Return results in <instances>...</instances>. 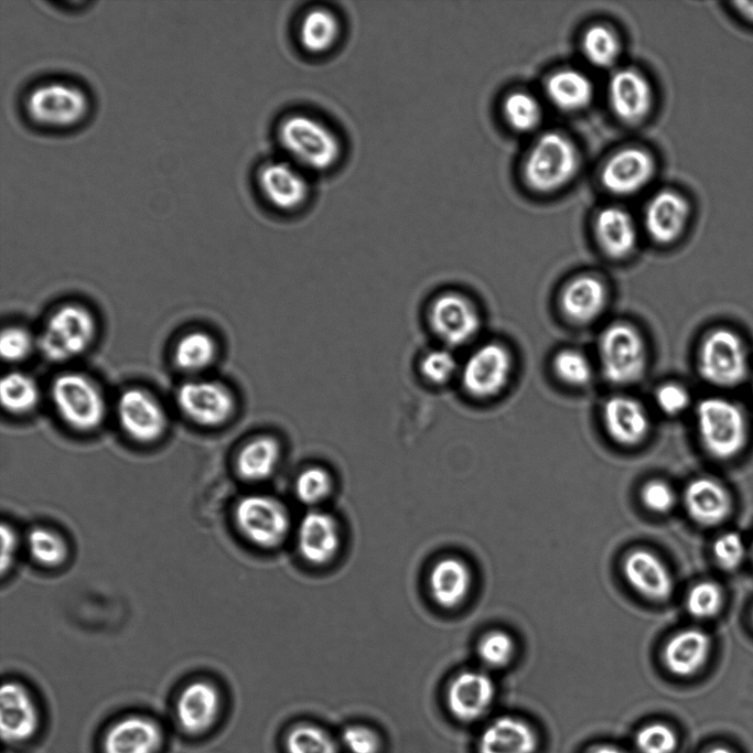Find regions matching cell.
<instances>
[{
    "mask_svg": "<svg viewBox=\"0 0 753 753\" xmlns=\"http://www.w3.org/2000/svg\"><path fill=\"white\" fill-rule=\"evenodd\" d=\"M281 455L278 441L270 435H258L245 443L236 459L238 475L249 482L268 478L277 467Z\"/></svg>",
    "mask_w": 753,
    "mask_h": 753,
    "instance_id": "33",
    "label": "cell"
},
{
    "mask_svg": "<svg viewBox=\"0 0 753 753\" xmlns=\"http://www.w3.org/2000/svg\"><path fill=\"white\" fill-rule=\"evenodd\" d=\"M34 345L36 341L24 327L9 326L1 332L0 354L4 361L13 363L26 358Z\"/></svg>",
    "mask_w": 753,
    "mask_h": 753,
    "instance_id": "46",
    "label": "cell"
},
{
    "mask_svg": "<svg viewBox=\"0 0 753 753\" xmlns=\"http://www.w3.org/2000/svg\"><path fill=\"white\" fill-rule=\"evenodd\" d=\"M606 297V289L601 280L582 275L571 279L563 287L560 306L568 319L577 323H587L603 311Z\"/></svg>",
    "mask_w": 753,
    "mask_h": 753,
    "instance_id": "29",
    "label": "cell"
},
{
    "mask_svg": "<svg viewBox=\"0 0 753 753\" xmlns=\"http://www.w3.org/2000/svg\"><path fill=\"white\" fill-rule=\"evenodd\" d=\"M39 723L37 710L28 689L17 681H6L0 690V728L7 742L30 739Z\"/></svg>",
    "mask_w": 753,
    "mask_h": 753,
    "instance_id": "18",
    "label": "cell"
},
{
    "mask_svg": "<svg viewBox=\"0 0 753 753\" xmlns=\"http://www.w3.org/2000/svg\"><path fill=\"white\" fill-rule=\"evenodd\" d=\"M295 495L304 504L312 505L323 501L332 490V478L326 470L310 466L295 480Z\"/></svg>",
    "mask_w": 753,
    "mask_h": 753,
    "instance_id": "41",
    "label": "cell"
},
{
    "mask_svg": "<svg viewBox=\"0 0 753 753\" xmlns=\"http://www.w3.org/2000/svg\"><path fill=\"white\" fill-rule=\"evenodd\" d=\"M611 109L626 123L643 121L653 108L654 93L648 79L637 69L626 67L616 71L607 85Z\"/></svg>",
    "mask_w": 753,
    "mask_h": 753,
    "instance_id": "17",
    "label": "cell"
},
{
    "mask_svg": "<svg viewBox=\"0 0 753 753\" xmlns=\"http://www.w3.org/2000/svg\"><path fill=\"white\" fill-rule=\"evenodd\" d=\"M515 650V644L510 635L502 631H493L486 634L478 644L477 652L482 661L494 668L507 665Z\"/></svg>",
    "mask_w": 753,
    "mask_h": 753,
    "instance_id": "45",
    "label": "cell"
},
{
    "mask_svg": "<svg viewBox=\"0 0 753 753\" xmlns=\"http://www.w3.org/2000/svg\"><path fill=\"white\" fill-rule=\"evenodd\" d=\"M692 214L689 200L675 190H661L647 202L644 227L659 245L677 241L686 232Z\"/></svg>",
    "mask_w": 753,
    "mask_h": 753,
    "instance_id": "16",
    "label": "cell"
},
{
    "mask_svg": "<svg viewBox=\"0 0 753 753\" xmlns=\"http://www.w3.org/2000/svg\"><path fill=\"white\" fill-rule=\"evenodd\" d=\"M598 354L605 378L616 385L639 380L646 363V344L633 325L615 322L607 325L599 337Z\"/></svg>",
    "mask_w": 753,
    "mask_h": 753,
    "instance_id": "8",
    "label": "cell"
},
{
    "mask_svg": "<svg viewBox=\"0 0 753 753\" xmlns=\"http://www.w3.org/2000/svg\"><path fill=\"white\" fill-rule=\"evenodd\" d=\"M545 90L556 107L567 111L583 109L593 99L592 83L583 73L573 68H563L551 74Z\"/></svg>",
    "mask_w": 753,
    "mask_h": 753,
    "instance_id": "32",
    "label": "cell"
},
{
    "mask_svg": "<svg viewBox=\"0 0 753 753\" xmlns=\"http://www.w3.org/2000/svg\"><path fill=\"white\" fill-rule=\"evenodd\" d=\"M341 32L338 17L333 10L322 6L308 9L297 30L300 46L312 55L330 52L337 44Z\"/></svg>",
    "mask_w": 753,
    "mask_h": 753,
    "instance_id": "30",
    "label": "cell"
},
{
    "mask_svg": "<svg viewBox=\"0 0 753 753\" xmlns=\"http://www.w3.org/2000/svg\"><path fill=\"white\" fill-rule=\"evenodd\" d=\"M50 392L57 415L73 430L90 432L103 423L107 408L105 396L85 374H60L54 378Z\"/></svg>",
    "mask_w": 753,
    "mask_h": 753,
    "instance_id": "7",
    "label": "cell"
},
{
    "mask_svg": "<svg viewBox=\"0 0 753 753\" xmlns=\"http://www.w3.org/2000/svg\"><path fill=\"white\" fill-rule=\"evenodd\" d=\"M752 621H753V614H752Z\"/></svg>",
    "mask_w": 753,
    "mask_h": 753,
    "instance_id": "56",
    "label": "cell"
},
{
    "mask_svg": "<svg viewBox=\"0 0 753 753\" xmlns=\"http://www.w3.org/2000/svg\"><path fill=\"white\" fill-rule=\"evenodd\" d=\"M256 183L265 202L284 213L300 209L311 192L306 172L286 158L263 162L257 170Z\"/></svg>",
    "mask_w": 753,
    "mask_h": 753,
    "instance_id": "11",
    "label": "cell"
},
{
    "mask_svg": "<svg viewBox=\"0 0 753 753\" xmlns=\"http://www.w3.org/2000/svg\"><path fill=\"white\" fill-rule=\"evenodd\" d=\"M623 572L628 583L649 600L664 601L673 593L674 581L668 568L648 550L631 551L623 561Z\"/></svg>",
    "mask_w": 753,
    "mask_h": 753,
    "instance_id": "21",
    "label": "cell"
},
{
    "mask_svg": "<svg viewBox=\"0 0 753 753\" xmlns=\"http://www.w3.org/2000/svg\"><path fill=\"white\" fill-rule=\"evenodd\" d=\"M496 693L492 678L485 673L466 670L451 682L447 702L451 713L461 721L478 719L492 704Z\"/></svg>",
    "mask_w": 753,
    "mask_h": 753,
    "instance_id": "20",
    "label": "cell"
},
{
    "mask_svg": "<svg viewBox=\"0 0 753 753\" xmlns=\"http://www.w3.org/2000/svg\"><path fill=\"white\" fill-rule=\"evenodd\" d=\"M656 172L654 157L639 147H626L614 152L603 164L600 180L614 195H632L646 187Z\"/></svg>",
    "mask_w": 753,
    "mask_h": 753,
    "instance_id": "15",
    "label": "cell"
},
{
    "mask_svg": "<svg viewBox=\"0 0 753 753\" xmlns=\"http://www.w3.org/2000/svg\"><path fill=\"white\" fill-rule=\"evenodd\" d=\"M594 234L603 252L613 259L628 257L638 239L633 217L617 206H606L598 212Z\"/></svg>",
    "mask_w": 753,
    "mask_h": 753,
    "instance_id": "24",
    "label": "cell"
},
{
    "mask_svg": "<svg viewBox=\"0 0 753 753\" xmlns=\"http://www.w3.org/2000/svg\"><path fill=\"white\" fill-rule=\"evenodd\" d=\"M642 499L647 508L656 513L670 510L676 502L673 488L665 482L653 480L642 490Z\"/></svg>",
    "mask_w": 753,
    "mask_h": 753,
    "instance_id": "50",
    "label": "cell"
},
{
    "mask_svg": "<svg viewBox=\"0 0 753 753\" xmlns=\"http://www.w3.org/2000/svg\"><path fill=\"white\" fill-rule=\"evenodd\" d=\"M180 411L192 422L205 427H219L233 416L236 407L232 390L212 379L184 381L176 390Z\"/></svg>",
    "mask_w": 753,
    "mask_h": 753,
    "instance_id": "10",
    "label": "cell"
},
{
    "mask_svg": "<svg viewBox=\"0 0 753 753\" xmlns=\"http://www.w3.org/2000/svg\"><path fill=\"white\" fill-rule=\"evenodd\" d=\"M2 407L11 413L32 411L40 400V388L33 377L21 372L4 375L0 384Z\"/></svg>",
    "mask_w": 753,
    "mask_h": 753,
    "instance_id": "35",
    "label": "cell"
},
{
    "mask_svg": "<svg viewBox=\"0 0 753 753\" xmlns=\"http://www.w3.org/2000/svg\"><path fill=\"white\" fill-rule=\"evenodd\" d=\"M696 430L702 448L717 460L738 456L749 439V422L742 408L722 396L700 400L695 411Z\"/></svg>",
    "mask_w": 753,
    "mask_h": 753,
    "instance_id": "3",
    "label": "cell"
},
{
    "mask_svg": "<svg viewBox=\"0 0 753 753\" xmlns=\"http://www.w3.org/2000/svg\"><path fill=\"white\" fill-rule=\"evenodd\" d=\"M710 649L711 641L707 633L698 628H687L668 641L664 649V661L674 675L688 677L704 666Z\"/></svg>",
    "mask_w": 753,
    "mask_h": 753,
    "instance_id": "28",
    "label": "cell"
},
{
    "mask_svg": "<svg viewBox=\"0 0 753 753\" xmlns=\"http://www.w3.org/2000/svg\"><path fill=\"white\" fill-rule=\"evenodd\" d=\"M700 376L718 388H733L750 374V356L739 333L725 326L711 329L702 337L697 353Z\"/></svg>",
    "mask_w": 753,
    "mask_h": 753,
    "instance_id": "6",
    "label": "cell"
},
{
    "mask_svg": "<svg viewBox=\"0 0 753 753\" xmlns=\"http://www.w3.org/2000/svg\"><path fill=\"white\" fill-rule=\"evenodd\" d=\"M722 603V590L712 581H702L692 587L686 602L688 612L698 618H710L717 615Z\"/></svg>",
    "mask_w": 753,
    "mask_h": 753,
    "instance_id": "42",
    "label": "cell"
},
{
    "mask_svg": "<svg viewBox=\"0 0 753 753\" xmlns=\"http://www.w3.org/2000/svg\"><path fill=\"white\" fill-rule=\"evenodd\" d=\"M585 58L596 67H610L621 54V42L617 34L605 24H593L588 28L581 41Z\"/></svg>",
    "mask_w": 753,
    "mask_h": 753,
    "instance_id": "36",
    "label": "cell"
},
{
    "mask_svg": "<svg viewBox=\"0 0 753 753\" xmlns=\"http://www.w3.org/2000/svg\"><path fill=\"white\" fill-rule=\"evenodd\" d=\"M235 521L240 534L261 548H273L286 539L290 517L284 505L268 495L243 497L235 508Z\"/></svg>",
    "mask_w": 753,
    "mask_h": 753,
    "instance_id": "9",
    "label": "cell"
},
{
    "mask_svg": "<svg viewBox=\"0 0 753 753\" xmlns=\"http://www.w3.org/2000/svg\"><path fill=\"white\" fill-rule=\"evenodd\" d=\"M1 560H0V572L1 575L11 569L12 563L15 558L18 539L15 529L8 523L2 521L1 528Z\"/></svg>",
    "mask_w": 753,
    "mask_h": 753,
    "instance_id": "51",
    "label": "cell"
},
{
    "mask_svg": "<svg viewBox=\"0 0 753 753\" xmlns=\"http://www.w3.org/2000/svg\"><path fill=\"white\" fill-rule=\"evenodd\" d=\"M341 740L349 753H378L380 749L378 734L370 728L361 724L346 727Z\"/></svg>",
    "mask_w": 753,
    "mask_h": 753,
    "instance_id": "48",
    "label": "cell"
},
{
    "mask_svg": "<svg viewBox=\"0 0 753 753\" xmlns=\"http://www.w3.org/2000/svg\"><path fill=\"white\" fill-rule=\"evenodd\" d=\"M472 575L469 567L458 558H443L432 568L429 575L430 592L440 606L452 609L467 596Z\"/></svg>",
    "mask_w": 753,
    "mask_h": 753,
    "instance_id": "31",
    "label": "cell"
},
{
    "mask_svg": "<svg viewBox=\"0 0 753 753\" xmlns=\"http://www.w3.org/2000/svg\"><path fill=\"white\" fill-rule=\"evenodd\" d=\"M706 753H733V751L724 746H714Z\"/></svg>",
    "mask_w": 753,
    "mask_h": 753,
    "instance_id": "54",
    "label": "cell"
},
{
    "mask_svg": "<svg viewBox=\"0 0 753 753\" xmlns=\"http://www.w3.org/2000/svg\"><path fill=\"white\" fill-rule=\"evenodd\" d=\"M713 555L719 566L725 570L738 568L745 556V546L736 533L721 535L713 545Z\"/></svg>",
    "mask_w": 753,
    "mask_h": 753,
    "instance_id": "47",
    "label": "cell"
},
{
    "mask_svg": "<svg viewBox=\"0 0 753 753\" xmlns=\"http://www.w3.org/2000/svg\"><path fill=\"white\" fill-rule=\"evenodd\" d=\"M26 546L32 559L43 567H58L65 562L68 555L65 539L55 530L44 526L30 529Z\"/></svg>",
    "mask_w": 753,
    "mask_h": 753,
    "instance_id": "37",
    "label": "cell"
},
{
    "mask_svg": "<svg viewBox=\"0 0 753 753\" xmlns=\"http://www.w3.org/2000/svg\"><path fill=\"white\" fill-rule=\"evenodd\" d=\"M538 738L525 721L505 716L494 720L482 732L478 753H535Z\"/></svg>",
    "mask_w": 753,
    "mask_h": 753,
    "instance_id": "26",
    "label": "cell"
},
{
    "mask_svg": "<svg viewBox=\"0 0 753 753\" xmlns=\"http://www.w3.org/2000/svg\"><path fill=\"white\" fill-rule=\"evenodd\" d=\"M219 703V693L213 684L206 680L190 682L181 691L176 703L181 728L192 734L206 731L217 718Z\"/></svg>",
    "mask_w": 753,
    "mask_h": 753,
    "instance_id": "22",
    "label": "cell"
},
{
    "mask_svg": "<svg viewBox=\"0 0 753 753\" xmlns=\"http://www.w3.org/2000/svg\"><path fill=\"white\" fill-rule=\"evenodd\" d=\"M276 138L284 158L305 172L327 171L342 157V142L334 129L303 111L283 116L277 125Z\"/></svg>",
    "mask_w": 753,
    "mask_h": 753,
    "instance_id": "1",
    "label": "cell"
},
{
    "mask_svg": "<svg viewBox=\"0 0 753 753\" xmlns=\"http://www.w3.org/2000/svg\"><path fill=\"white\" fill-rule=\"evenodd\" d=\"M655 401L663 412L675 416L688 408L690 395L684 386L677 383H666L657 388Z\"/></svg>",
    "mask_w": 753,
    "mask_h": 753,
    "instance_id": "49",
    "label": "cell"
},
{
    "mask_svg": "<svg viewBox=\"0 0 753 753\" xmlns=\"http://www.w3.org/2000/svg\"><path fill=\"white\" fill-rule=\"evenodd\" d=\"M94 314L78 303H65L46 320L36 346L50 362L63 363L83 354L96 337Z\"/></svg>",
    "mask_w": 753,
    "mask_h": 753,
    "instance_id": "5",
    "label": "cell"
},
{
    "mask_svg": "<svg viewBox=\"0 0 753 753\" xmlns=\"http://www.w3.org/2000/svg\"><path fill=\"white\" fill-rule=\"evenodd\" d=\"M298 546L310 563L323 564L333 559L340 546V531L334 518L320 510L305 514L298 529Z\"/></svg>",
    "mask_w": 753,
    "mask_h": 753,
    "instance_id": "23",
    "label": "cell"
},
{
    "mask_svg": "<svg viewBox=\"0 0 753 753\" xmlns=\"http://www.w3.org/2000/svg\"><path fill=\"white\" fill-rule=\"evenodd\" d=\"M512 368V355L505 346L485 343L472 352L462 366L463 389L474 398H491L507 385Z\"/></svg>",
    "mask_w": 753,
    "mask_h": 753,
    "instance_id": "12",
    "label": "cell"
},
{
    "mask_svg": "<svg viewBox=\"0 0 753 753\" xmlns=\"http://www.w3.org/2000/svg\"><path fill=\"white\" fill-rule=\"evenodd\" d=\"M23 106L34 125L51 130H66L86 120L90 98L84 87L75 82L47 79L28 90Z\"/></svg>",
    "mask_w": 753,
    "mask_h": 753,
    "instance_id": "2",
    "label": "cell"
},
{
    "mask_svg": "<svg viewBox=\"0 0 753 753\" xmlns=\"http://www.w3.org/2000/svg\"><path fill=\"white\" fill-rule=\"evenodd\" d=\"M121 429L139 443H151L160 439L168 427L163 405L147 389L131 387L122 391L116 406Z\"/></svg>",
    "mask_w": 753,
    "mask_h": 753,
    "instance_id": "13",
    "label": "cell"
},
{
    "mask_svg": "<svg viewBox=\"0 0 753 753\" xmlns=\"http://www.w3.org/2000/svg\"><path fill=\"white\" fill-rule=\"evenodd\" d=\"M506 122L516 131L527 132L536 129L542 118V109L537 98L526 92H512L503 101Z\"/></svg>",
    "mask_w": 753,
    "mask_h": 753,
    "instance_id": "38",
    "label": "cell"
},
{
    "mask_svg": "<svg viewBox=\"0 0 753 753\" xmlns=\"http://www.w3.org/2000/svg\"><path fill=\"white\" fill-rule=\"evenodd\" d=\"M602 420L611 439L626 447L641 443L647 437L650 427L644 406L625 395L612 396L604 402Z\"/></svg>",
    "mask_w": 753,
    "mask_h": 753,
    "instance_id": "19",
    "label": "cell"
},
{
    "mask_svg": "<svg viewBox=\"0 0 753 753\" xmlns=\"http://www.w3.org/2000/svg\"><path fill=\"white\" fill-rule=\"evenodd\" d=\"M217 345L213 336L204 331H191L179 338L173 359L176 367L195 374L207 368L215 359Z\"/></svg>",
    "mask_w": 753,
    "mask_h": 753,
    "instance_id": "34",
    "label": "cell"
},
{
    "mask_svg": "<svg viewBox=\"0 0 753 753\" xmlns=\"http://www.w3.org/2000/svg\"><path fill=\"white\" fill-rule=\"evenodd\" d=\"M162 734L158 724L141 716H129L107 731L105 753H155Z\"/></svg>",
    "mask_w": 753,
    "mask_h": 753,
    "instance_id": "25",
    "label": "cell"
},
{
    "mask_svg": "<svg viewBox=\"0 0 753 753\" xmlns=\"http://www.w3.org/2000/svg\"><path fill=\"white\" fill-rule=\"evenodd\" d=\"M732 8L744 23L753 26V1H735Z\"/></svg>",
    "mask_w": 753,
    "mask_h": 753,
    "instance_id": "52",
    "label": "cell"
},
{
    "mask_svg": "<svg viewBox=\"0 0 753 753\" xmlns=\"http://www.w3.org/2000/svg\"><path fill=\"white\" fill-rule=\"evenodd\" d=\"M751 384H752V390H753V374H752Z\"/></svg>",
    "mask_w": 753,
    "mask_h": 753,
    "instance_id": "55",
    "label": "cell"
},
{
    "mask_svg": "<svg viewBox=\"0 0 753 753\" xmlns=\"http://www.w3.org/2000/svg\"><path fill=\"white\" fill-rule=\"evenodd\" d=\"M635 744L641 753H674L678 738L667 724L650 723L638 730Z\"/></svg>",
    "mask_w": 753,
    "mask_h": 753,
    "instance_id": "44",
    "label": "cell"
},
{
    "mask_svg": "<svg viewBox=\"0 0 753 753\" xmlns=\"http://www.w3.org/2000/svg\"><path fill=\"white\" fill-rule=\"evenodd\" d=\"M428 318L434 334L449 346L470 342L481 326L475 305L455 292L438 295L430 305Z\"/></svg>",
    "mask_w": 753,
    "mask_h": 753,
    "instance_id": "14",
    "label": "cell"
},
{
    "mask_svg": "<svg viewBox=\"0 0 753 753\" xmlns=\"http://www.w3.org/2000/svg\"><path fill=\"white\" fill-rule=\"evenodd\" d=\"M588 753H626L625 751L610 745H599L590 750Z\"/></svg>",
    "mask_w": 753,
    "mask_h": 753,
    "instance_id": "53",
    "label": "cell"
},
{
    "mask_svg": "<svg viewBox=\"0 0 753 753\" xmlns=\"http://www.w3.org/2000/svg\"><path fill=\"white\" fill-rule=\"evenodd\" d=\"M580 153L575 143L559 131H548L533 143L523 162V178L538 193L560 190L575 176Z\"/></svg>",
    "mask_w": 753,
    "mask_h": 753,
    "instance_id": "4",
    "label": "cell"
},
{
    "mask_svg": "<svg viewBox=\"0 0 753 753\" xmlns=\"http://www.w3.org/2000/svg\"><path fill=\"white\" fill-rule=\"evenodd\" d=\"M685 505L689 515L699 524L716 526L731 512V497L722 484L710 477H699L688 484Z\"/></svg>",
    "mask_w": 753,
    "mask_h": 753,
    "instance_id": "27",
    "label": "cell"
},
{
    "mask_svg": "<svg viewBox=\"0 0 753 753\" xmlns=\"http://www.w3.org/2000/svg\"><path fill=\"white\" fill-rule=\"evenodd\" d=\"M287 753H338L334 739L315 724L292 728L286 738Z\"/></svg>",
    "mask_w": 753,
    "mask_h": 753,
    "instance_id": "39",
    "label": "cell"
},
{
    "mask_svg": "<svg viewBox=\"0 0 753 753\" xmlns=\"http://www.w3.org/2000/svg\"><path fill=\"white\" fill-rule=\"evenodd\" d=\"M419 368L427 381L433 385H443L456 373L458 363L449 349L435 348L423 355Z\"/></svg>",
    "mask_w": 753,
    "mask_h": 753,
    "instance_id": "43",
    "label": "cell"
},
{
    "mask_svg": "<svg viewBox=\"0 0 753 753\" xmlns=\"http://www.w3.org/2000/svg\"><path fill=\"white\" fill-rule=\"evenodd\" d=\"M552 368L561 381L575 387L589 384L593 374L585 355L573 348L559 351L553 356Z\"/></svg>",
    "mask_w": 753,
    "mask_h": 753,
    "instance_id": "40",
    "label": "cell"
}]
</instances>
